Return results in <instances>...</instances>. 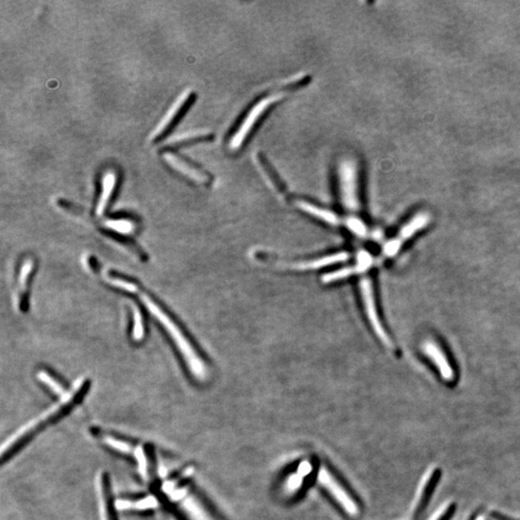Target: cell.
I'll return each mask as SVG.
<instances>
[{"instance_id":"6da1fadb","label":"cell","mask_w":520,"mask_h":520,"mask_svg":"<svg viewBox=\"0 0 520 520\" xmlns=\"http://www.w3.org/2000/svg\"><path fill=\"white\" fill-rule=\"evenodd\" d=\"M107 281L117 289L125 291L130 294L137 295L140 298L141 302L145 305V307H147V310L170 336L191 374L198 380L204 381L207 376V369L204 362L173 316H171L152 296L141 289L140 286H138L134 281L111 272L107 276Z\"/></svg>"},{"instance_id":"7a4b0ae2","label":"cell","mask_w":520,"mask_h":520,"mask_svg":"<svg viewBox=\"0 0 520 520\" xmlns=\"http://www.w3.org/2000/svg\"><path fill=\"white\" fill-rule=\"evenodd\" d=\"M338 194L346 211L357 212L360 209L359 167L353 157H343L336 169Z\"/></svg>"},{"instance_id":"3957f363","label":"cell","mask_w":520,"mask_h":520,"mask_svg":"<svg viewBox=\"0 0 520 520\" xmlns=\"http://www.w3.org/2000/svg\"><path fill=\"white\" fill-rule=\"evenodd\" d=\"M285 97V93H276V94L267 95L263 99L255 102L254 106L248 111V113L241 121L237 130L231 135L230 142H228V149L231 152L239 150L244 145L245 141L252 133L255 126L261 120L262 117L265 115L272 106H275Z\"/></svg>"},{"instance_id":"277c9868","label":"cell","mask_w":520,"mask_h":520,"mask_svg":"<svg viewBox=\"0 0 520 520\" xmlns=\"http://www.w3.org/2000/svg\"><path fill=\"white\" fill-rule=\"evenodd\" d=\"M359 290L362 300H364L367 318L370 322L372 329L375 331L376 335L378 336L379 340L383 344L391 347L392 343H391L390 336H388L385 328H383L378 312H377L375 296H374L373 285H372L370 279L364 278L360 280Z\"/></svg>"},{"instance_id":"5b68a950","label":"cell","mask_w":520,"mask_h":520,"mask_svg":"<svg viewBox=\"0 0 520 520\" xmlns=\"http://www.w3.org/2000/svg\"><path fill=\"white\" fill-rule=\"evenodd\" d=\"M318 481L333 495L336 502L340 504L341 507L344 509L347 514L350 515H357V512H359L357 505L355 504V501L348 495L347 491L335 480V477L331 475L326 467L322 466L319 469Z\"/></svg>"},{"instance_id":"8992f818","label":"cell","mask_w":520,"mask_h":520,"mask_svg":"<svg viewBox=\"0 0 520 520\" xmlns=\"http://www.w3.org/2000/svg\"><path fill=\"white\" fill-rule=\"evenodd\" d=\"M193 94L191 92H185L176 99L173 106L168 109L165 115L159 121L158 125L152 131L150 140L157 141L165 136L168 131L175 126L176 121L180 118L182 112L189 106Z\"/></svg>"},{"instance_id":"52a82bcc","label":"cell","mask_w":520,"mask_h":520,"mask_svg":"<svg viewBox=\"0 0 520 520\" xmlns=\"http://www.w3.org/2000/svg\"><path fill=\"white\" fill-rule=\"evenodd\" d=\"M162 156L172 169L180 173V175L189 178L190 180L194 181V182L205 185L211 180V178L206 173L189 163L180 155L176 154L175 152H165Z\"/></svg>"},{"instance_id":"ba28073f","label":"cell","mask_w":520,"mask_h":520,"mask_svg":"<svg viewBox=\"0 0 520 520\" xmlns=\"http://www.w3.org/2000/svg\"><path fill=\"white\" fill-rule=\"evenodd\" d=\"M35 261L31 257H25L21 262L20 272H19L18 278V290H16V300H18V307L21 310H26L28 307V291H29V283L31 276L34 272Z\"/></svg>"},{"instance_id":"9c48e42d","label":"cell","mask_w":520,"mask_h":520,"mask_svg":"<svg viewBox=\"0 0 520 520\" xmlns=\"http://www.w3.org/2000/svg\"><path fill=\"white\" fill-rule=\"evenodd\" d=\"M423 351L427 357L433 362L436 368L438 369L443 380L446 381H454V371H453L452 366H451L445 352L441 350L440 346L434 341H426L423 345Z\"/></svg>"},{"instance_id":"30bf717a","label":"cell","mask_w":520,"mask_h":520,"mask_svg":"<svg viewBox=\"0 0 520 520\" xmlns=\"http://www.w3.org/2000/svg\"><path fill=\"white\" fill-rule=\"evenodd\" d=\"M116 185L117 175L115 172H106L104 176H102V190H100L97 207H95V212H97V215L102 216L106 213V209H108L109 204H110L114 192H115Z\"/></svg>"},{"instance_id":"8fae6325","label":"cell","mask_w":520,"mask_h":520,"mask_svg":"<svg viewBox=\"0 0 520 520\" xmlns=\"http://www.w3.org/2000/svg\"><path fill=\"white\" fill-rule=\"evenodd\" d=\"M372 260L370 255L366 252H359V262L357 265L347 267V268L341 269V270L331 272L323 276V281L325 283H333V281L343 280L348 276L357 275L366 271L371 266Z\"/></svg>"},{"instance_id":"7c38bea8","label":"cell","mask_w":520,"mask_h":520,"mask_svg":"<svg viewBox=\"0 0 520 520\" xmlns=\"http://www.w3.org/2000/svg\"><path fill=\"white\" fill-rule=\"evenodd\" d=\"M426 223L425 217L423 215L417 217L414 220L410 222L409 225L405 226V228H403L397 238H395L394 240L390 241V242L386 246L385 255L386 257H393V255L397 254L398 250H400L401 245H402L405 240L409 239L410 236L414 235L415 231L423 228Z\"/></svg>"},{"instance_id":"4fadbf2b","label":"cell","mask_w":520,"mask_h":520,"mask_svg":"<svg viewBox=\"0 0 520 520\" xmlns=\"http://www.w3.org/2000/svg\"><path fill=\"white\" fill-rule=\"evenodd\" d=\"M348 259H349L348 252H336V254L319 257V259L309 260V261L300 262V263L296 264L294 267L298 270H316V269L323 268V267L346 261Z\"/></svg>"},{"instance_id":"5bb4252c","label":"cell","mask_w":520,"mask_h":520,"mask_svg":"<svg viewBox=\"0 0 520 520\" xmlns=\"http://www.w3.org/2000/svg\"><path fill=\"white\" fill-rule=\"evenodd\" d=\"M297 206L299 207L300 211L305 212V213L309 214V215L316 217L319 220L325 222V223L330 224V225L336 226L340 224V219L338 218L336 214L333 211H328L326 209H322L314 204H310L309 202H305V200H299L297 202Z\"/></svg>"},{"instance_id":"9a60e30c","label":"cell","mask_w":520,"mask_h":520,"mask_svg":"<svg viewBox=\"0 0 520 520\" xmlns=\"http://www.w3.org/2000/svg\"><path fill=\"white\" fill-rule=\"evenodd\" d=\"M104 226H106L107 230L120 236L134 235L136 228H137L135 222L131 220L130 218H126V217L108 219V220L104 222Z\"/></svg>"},{"instance_id":"2e32d148","label":"cell","mask_w":520,"mask_h":520,"mask_svg":"<svg viewBox=\"0 0 520 520\" xmlns=\"http://www.w3.org/2000/svg\"><path fill=\"white\" fill-rule=\"evenodd\" d=\"M440 469H436V471L433 472V474H432L429 481L427 482L425 488H424L423 493H422L421 502H419L418 507H417V517L421 515V512H423V510H425L427 506H428L429 502H430L431 497L433 496L436 485H438V482L440 480Z\"/></svg>"},{"instance_id":"e0dca14e","label":"cell","mask_w":520,"mask_h":520,"mask_svg":"<svg viewBox=\"0 0 520 520\" xmlns=\"http://www.w3.org/2000/svg\"><path fill=\"white\" fill-rule=\"evenodd\" d=\"M38 379L42 381L44 385L47 386L54 394L59 396V397L63 398L69 394L70 391H67L63 385L60 383L58 379L56 378L49 373L47 371H40L38 374Z\"/></svg>"},{"instance_id":"ac0fdd59","label":"cell","mask_w":520,"mask_h":520,"mask_svg":"<svg viewBox=\"0 0 520 520\" xmlns=\"http://www.w3.org/2000/svg\"><path fill=\"white\" fill-rule=\"evenodd\" d=\"M132 340L135 342L144 340L145 335V318L138 307L132 309Z\"/></svg>"},{"instance_id":"d6986e66","label":"cell","mask_w":520,"mask_h":520,"mask_svg":"<svg viewBox=\"0 0 520 520\" xmlns=\"http://www.w3.org/2000/svg\"><path fill=\"white\" fill-rule=\"evenodd\" d=\"M100 515L102 520H111L110 509H109V488L107 486L106 477H102L100 482Z\"/></svg>"},{"instance_id":"ffe728a7","label":"cell","mask_w":520,"mask_h":520,"mask_svg":"<svg viewBox=\"0 0 520 520\" xmlns=\"http://www.w3.org/2000/svg\"><path fill=\"white\" fill-rule=\"evenodd\" d=\"M133 505H134L135 509L137 510L152 509V508L156 507L157 500L154 497H152V496H150V497L145 498V499L138 501L135 504H133L130 501L126 500H119L116 503V507L119 510H130Z\"/></svg>"},{"instance_id":"44dd1931","label":"cell","mask_w":520,"mask_h":520,"mask_svg":"<svg viewBox=\"0 0 520 520\" xmlns=\"http://www.w3.org/2000/svg\"><path fill=\"white\" fill-rule=\"evenodd\" d=\"M193 520H212L204 508L194 498H188L185 504Z\"/></svg>"},{"instance_id":"7402d4cb","label":"cell","mask_w":520,"mask_h":520,"mask_svg":"<svg viewBox=\"0 0 520 520\" xmlns=\"http://www.w3.org/2000/svg\"><path fill=\"white\" fill-rule=\"evenodd\" d=\"M209 137V133L205 132V131H190V132H186L180 136H176V137L171 141V144H185V143L194 142V141L205 139V138Z\"/></svg>"},{"instance_id":"603a6c76","label":"cell","mask_w":520,"mask_h":520,"mask_svg":"<svg viewBox=\"0 0 520 520\" xmlns=\"http://www.w3.org/2000/svg\"><path fill=\"white\" fill-rule=\"evenodd\" d=\"M104 440L106 445L111 446L112 448L119 451V452L126 453V454H128V453H130L131 450H132L131 446L128 445V442H126V441L116 440V438H111V436H106V438H104Z\"/></svg>"},{"instance_id":"cb8c5ba5","label":"cell","mask_w":520,"mask_h":520,"mask_svg":"<svg viewBox=\"0 0 520 520\" xmlns=\"http://www.w3.org/2000/svg\"><path fill=\"white\" fill-rule=\"evenodd\" d=\"M346 224H347L348 228H350L351 231H353V233H355V235H359V236H366L367 233V228L366 225H364V222L360 221L359 219L357 218H350L348 219L347 222H346Z\"/></svg>"},{"instance_id":"d4e9b609","label":"cell","mask_w":520,"mask_h":520,"mask_svg":"<svg viewBox=\"0 0 520 520\" xmlns=\"http://www.w3.org/2000/svg\"><path fill=\"white\" fill-rule=\"evenodd\" d=\"M136 459L139 464V469L141 475L143 477H147V472H149V462H147V457L145 456L144 449L142 447L137 448L135 451Z\"/></svg>"},{"instance_id":"484cf974","label":"cell","mask_w":520,"mask_h":520,"mask_svg":"<svg viewBox=\"0 0 520 520\" xmlns=\"http://www.w3.org/2000/svg\"><path fill=\"white\" fill-rule=\"evenodd\" d=\"M456 510H457V506H456V504L448 506L447 509L445 510V512L440 515V519L438 520H451L453 515L456 512Z\"/></svg>"},{"instance_id":"4316f807","label":"cell","mask_w":520,"mask_h":520,"mask_svg":"<svg viewBox=\"0 0 520 520\" xmlns=\"http://www.w3.org/2000/svg\"><path fill=\"white\" fill-rule=\"evenodd\" d=\"M499 520H512L509 519V517H505L504 515H501L499 517Z\"/></svg>"}]
</instances>
